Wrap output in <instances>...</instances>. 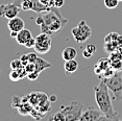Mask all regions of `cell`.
I'll list each match as a JSON object with an SVG mask.
<instances>
[{
    "mask_svg": "<svg viewBox=\"0 0 122 121\" xmlns=\"http://www.w3.org/2000/svg\"><path fill=\"white\" fill-rule=\"evenodd\" d=\"M7 27H9L10 31H16L19 32L20 30H22L24 28V21L23 19L20 18L19 16L15 18L10 19L9 22H7Z\"/></svg>",
    "mask_w": 122,
    "mask_h": 121,
    "instance_id": "obj_10",
    "label": "cell"
},
{
    "mask_svg": "<svg viewBox=\"0 0 122 121\" xmlns=\"http://www.w3.org/2000/svg\"><path fill=\"white\" fill-rule=\"evenodd\" d=\"M36 23H37L39 26H40L41 24L43 23V17H42V15H41V16H39V17H38L37 19H36Z\"/></svg>",
    "mask_w": 122,
    "mask_h": 121,
    "instance_id": "obj_34",
    "label": "cell"
},
{
    "mask_svg": "<svg viewBox=\"0 0 122 121\" xmlns=\"http://www.w3.org/2000/svg\"><path fill=\"white\" fill-rule=\"evenodd\" d=\"M109 67H111V60L109 57H102L98 60V63L94 66V71H95V73L97 75H100V74L103 72L105 69H107Z\"/></svg>",
    "mask_w": 122,
    "mask_h": 121,
    "instance_id": "obj_11",
    "label": "cell"
},
{
    "mask_svg": "<svg viewBox=\"0 0 122 121\" xmlns=\"http://www.w3.org/2000/svg\"><path fill=\"white\" fill-rule=\"evenodd\" d=\"M51 45H52L51 35H47L45 32H41L40 35L36 37V44L34 46V49L37 53L44 54L50 50Z\"/></svg>",
    "mask_w": 122,
    "mask_h": 121,
    "instance_id": "obj_7",
    "label": "cell"
},
{
    "mask_svg": "<svg viewBox=\"0 0 122 121\" xmlns=\"http://www.w3.org/2000/svg\"><path fill=\"white\" fill-rule=\"evenodd\" d=\"M117 44H118V46L122 47V35H119V37L117 38Z\"/></svg>",
    "mask_w": 122,
    "mask_h": 121,
    "instance_id": "obj_35",
    "label": "cell"
},
{
    "mask_svg": "<svg viewBox=\"0 0 122 121\" xmlns=\"http://www.w3.org/2000/svg\"><path fill=\"white\" fill-rule=\"evenodd\" d=\"M30 38H32L31 31H30L29 29H26L25 27H24L23 29L18 32L17 37H16V40H17V42L20 44V45H24Z\"/></svg>",
    "mask_w": 122,
    "mask_h": 121,
    "instance_id": "obj_12",
    "label": "cell"
},
{
    "mask_svg": "<svg viewBox=\"0 0 122 121\" xmlns=\"http://www.w3.org/2000/svg\"><path fill=\"white\" fill-rule=\"evenodd\" d=\"M82 56L85 57V59H90V57H92L93 56V54L92 53H90L88 50H86V49H84L82 50Z\"/></svg>",
    "mask_w": 122,
    "mask_h": 121,
    "instance_id": "obj_33",
    "label": "cell"
},
{
    "mask_svg": "<svg viewBox=\"0 0 122 121\" xmlns=\"http://www.w3.org/2000/svg\"><path fill=\"white\" fill-rule=\"evenodd\" d=\"M64 69H65L66 74H72L78 69V63L76 62V60H66L65 65H64Z\"/></svg>",
    "mask_w": 122,
    "mask_h": 121,
    "instance_id": "obj_13",
    "label": "cell"
},
{
    "mask_svg": "<svg viewBox=\"0 0 122 121\" xmlns=\"http://www.w3.org/2000/svg\"><path fill=\"white\" fill-rule=\"evenodd\" d=\"M86 50H88L90 53H92V54H94L96 52V50H97V48H96V46L94 45V44H89V45H87L86 46Z\"/></svg>",
    "mask_w": 122,
    "mask_h": 121,
    "instance_id": "obj_28",
    "label": "cell"
},
{
    "mask_svg": "<svg viewBox=\"0 0 122 121\" xmlns=\"http://www.w3.org/2000/svg\"><path fill=\"white\" fill-rule=\"evenodd\" d=\"M64 3H65V0H53V6L56 7V9L62 7Z\"/></svg>",
    "mask_w": 122,
    "mask_h": 121,
    "instance_id": "obj_31",
    "label": "cell"
},
{
    "mask_svg": "<svg viewBox=\"0 0 122 121\" xmlns=\"http://www.w3.org/2000/svg\"><path fill=\"white\" fill-rule=\"evenodd\" d=\"M49 100H50V102L56 101V95H51V96H49Z\"/></svg>",
    "mask_w": 122,
    "mask_h": 121,
    "instance_id": "obj_36",
    "label": "cell"
},
{
    "mask_svg": "<svg viewBox=\"0 0 122 121\" xmlns=\"http://www.w3.org/2000/svg\"><path fill=\"white\" fill-rule=\"evenodd\" d=\"M35 64H36V72H38V73H41L42 71L47 69V68L51 67L50 63L45 60L44 59H42V57H38Z\"/></svg>",
    "mask_w": 122,
    "mask_h": 121,
    "instance_id": "obj_15",
    "label": "cell"
},
{
    "mask_svg": "<svg viewBox=\"0 0 122 121\" xmlns=\"http://www.w3.org/2000/svg\"><path fill=\"white\" fill-rule=\"evenodd\" d=\"M71 34L73 35L76 43L81 44L91 38V35H92V29H91V27L88 25L87 22L85 20H81L77 24V26L72 28Z\"/></svg>",
    "mask_w": 122,
    "mask_h": 121,
    "instance_id": "obj_5",
    "label": "cell"
},
{
    "mask_svg": "<svg viewBox=\"0 0 122 121\" xmlns=\"http://www.w3.org/2000/svg\"><path fill=\"white\" fill-rule=\"evenodd\" d=\"M51 120H53V121H66L65 116H64V114L61 111L57 112V113H55L53 116H52Z\"/></svg>",
    "mask_w": 122,
    "mask_h": 121,
    "instance_id": "obj_23",
    "label": "cell"
},
{
    "mask_svg": "<svg viewBox=\"0 0 122 121\" xmlns=\"http://www.w3.org/2000/svg\"><path fill=\"white\" fill-rule=\"evenodd\" d=\"M94 94H95V100L97 106H98V109L109 119V121L120 119L119 114L113 108V103H112L113 98L110 95L109 88H107V86L102 79L97 86L94 87Z\"/></svg>",
    "mask_w": 122,
    "mask_h": 121,
    "instance_id": "obj_1",
    "label": "cell"
},
{
    "mask_svg": "<svg viewBox=\"0 0 122 121\" xmlns=\"http://www.w3.org/2000/svg\"><path fill=\"white\" fill-rule=\"evenodd\" d=\"M39 75H40V73H38V72H36L35 71V72H31V73L27 74V78H28L29 81H37Z\"/></svg>",
    "mask_w": 122,
    "mask_h": 121,
    "instance_id": "obj_29",
    "label": "cell"
},
{
    "mask_svg": "<svg viewBox=\"0 0 122 121\" xmlns=\"http://www.w3.org/2000/svg\"><path fill=\"white\" fill-rule=\"evenodd\" d=\"M119 37V35L117 32H110L107 35H105L104 38V43L107 42H114V41H117V38Z\"/></svg>",
    "mask_w": 122,
    "mask_h": 121,
    "instance_id": "obj_20",
    "label": "cell"
},
{
    "mask_svg": "<svg viewBox=\"0 0 122 121\" xmlns=\"http://www.w3.org/2000/svg\"><path fill=\"white\" fill-rule=\"evenodd\" d=\"M21 9L18 6L17 4H15L14 2L6 4H0V16L1 17H5L6 19H12L15 18L19 15V10Z\"/></svg>",
    "mask_w": 122,
    "mask_h": 121,
    "instance_id": "obj_9",
    "label": "cell"
},
{
    "mask_svg": "<svg viewBox=\"0 0 122 121\" xmlns=\"http://www.w3.org/2000/svg\"><path fill=\"white\" fill-rule=\"evenodd\" d=\"M42 17L43 23L40 25L41 31L49 35H53L61 31L68 22V19L64 18L56 7H52L49 12L44 13Z\"/></svg>",
    "mask_w": 122,
    "mask_h": 121,
    "instance_id": "obj_2",
    "label": "cell"
},
{
    "mask_svg": "<svg viewBox=\"0 0 122 121\" xmlns=\"http://www.w3.org/2000/svg\"><path fill=\"white\" fill-rule=\"evenodd\" d=\"M35 44H36V38L32 37V38H30L25 44H24V46H25L26 48H34Z\"/></svg>",
    "mask_w": 122,
    "mask_h": 121,
    "instance_id": "obj_27",
    "label": "cell"
},
{
    "mask_svg": "<svg viewBox=\"0 0 122 121\" xmlns=\"http://www.w3.org/2000/svg\"><path fill=\"white\" fill-rule=\"evenodd\" d=\"M15 4H17L22 10H34L36 13H46L49 12L51 9L43 3H41L40 0H13Z\"/></svg>",
    "mask_w": 122,
    "mask_h": 121,
    "instance_id": "obj_6",
    "label": "cell"
},
{
    "mask_svg": "<svg viewBox=\"0 0 122 121\" xmlns=\"http://www.w3.org/2000/svg\"><path fill=\"white\" fill-rule=\"evenodd\" d=\"M119 1H122V0H119Z\"/></svg>",
    "mask_w": 122,
    "mask_h": 121,
    "instance_id": "obj_38",
    "label": "cell"
},
{
    "mask_svg": "<svg viewBox=\"0 0 122 121\" xmlns=\"http://www.w3.org/2000/svg\"><path fill=\"white\" fill-rule=\"evenodd\" d=\"M0 71H1V70H0Z\"/></svg>",
    "mask_w": 122,
    "mask_h": 121,
    "instance_id": "obj_39",
    "label": "cell"
},
{
    "mask_svg": "<svg viewBox=\"0 0 122 121\" xmlns=\"http://www.w3.org/2000/svg\"><path fill=\"white\" fill-rule=\"evenodd\" d=\"M82 109H84L82 103L74 100L67 106H62L60 111L64 114L66 121H76L79 120V117L82 113Z\"/></svg>",
    "mask_w": 122,
    "mask_h": 121,
    "instance_id": "obj_4",
    "label": "cell"
},
{
    "mask_svg": "<svg viewBox=\"0 0 122 121\" xmlns=\"http://www.w3.org/2000/svg\"><path fill=\"white\" fill-rule=\"evenodd\" d=\"M111 67H112L116 72H121L122 71V60H112V62H111Z\"/></svg>",
    "mask_w": 122,
    "mask_h": 121,
    "instance_id": "obj_17",
    "label": "cell"
},
{
    "mask_svg": "<svg viewBox=\"0 0 122 121\" xmlns=\"http://www.w3.org/2000/svg\"><path fill=\"white\" fill-rule=\"evenodd\" d=\"M27 57H28V63H36L39 56L37 55V52H29L27 53Z\"/></svg>",
    "mask_w": 122,
    "mask_h": 121,
    "instance_id": "obj_25",
    "label": "cell"
},
{
    "mask_svg": "<svg viewBox=\"0 0 122 121\" xmlns=\"http://www.w3.org/2000/svg\"><path fill=\"white\" fill-rule=\"evenodd\" d=\"M77 56V51L74 47H66L62 52V57L64 60H75Z\"/></svg>",
    "mask_w": 122,
    "mask_h": 121,
    "instance_id": "obj_14",
    "label": "cell"
},
{
    "mask_svg": "<svg viewBox=\"0 0 122 121\" xmlns=\"http://www.w3.org/2000/svg\"><path fill=\"white\" fill-rule=\"evenodd\" d=\"M118 47V44H117V41H114V42H107L104 43V50L107 51L109 53L111 52L115 51Z\"/></svg>",
    "mask_w": 122,
    "mask_h": 121,
    "instance_id": "obj_16",
    "label": "cell"
},
{
    "mask_svg": "<svg viewBox=\"0 0 122 121\" xmlns=\"http://www.w3.org/2000/svg\"><path fill=\"white\" fill-rule=\"evenodd\" d=\"M10 81H18L21 79L18 71L15 69H12V71L10 72Z\"/></svg>",
    "mask_w": 122,
    "mask_h": 121,
    "instance_id": "obj_22",
    "label": "cell"
},
{
    "mask_svg": "<svg viewBox=\"0 0 122 121\" xmlns=\"http://www.w3.org/2000/svg\"><path fill=\"white\" fill-rule=\"evenodd\" d=\"M23 64H22L21 60L20 59H16V60H13L12 62H10V69H19V68L23 67Z\"/></svg>",
    "mask_w": 122,
    "mask_h": 121,
    "instance_id": "obj_21",
    "label": "cell"
},
{
    "mask_svg": "<svg viewBox=\"0 0 122 121\" xmlns=\"http://www.w3.org/2000/svg\"><path fill=\"white\" fill-rule=\"evenodd\" d=\"M20 60H21L22 64L25 66L27 63H28V57H27V53H26V54H22V55L20 56Z\"/></svg>",
    "mask_w": 122,
    "mask_h": 121,
    "instance_id": "obj_32",
    "label": "cell"
},
{
    "mask_svg": "<svg viewBox=\"0 0 122 121\" xmlns=\"http://www.w3.org/2000/svg\"><path fill=\"white\" fill-rule=\"evenodd\" d=\"M105 85L107 86L109 90L113 93L114 100H121L122 99V75L121 72H116L111 77L102 79Z\"/></svg>",
    "mask_w": 122,
    "mask_h": 121,
    "instance_id": "obj_3",
    "label": "cell"
},
{
    "mask_svg": "<svg viewBox=\"0 0 122 121\" xmlns=\"http://www.w3.org/2000/svg\"><path fill=\"white\" fill-rule=\"evenodd\" d=\"M109 59L111 60V62H112V60H122V53H121V52H119L118 50H115V51H113V52H111V53H110Z\"/></svg>",
    "mask_w": 122,
    "mask_h": 121,
    "instance_id": "obj_19",
    "label": "cell"
},
{
    "mask_svg": "<svg viewBox=\"0 0 122 121\" xmlns=\"http://www.w3.org/2000/svg\"><path fill=\"white\" fill-rule=\"evenodd\" d=\"M79 120L80 121H100V120L109 121V119L102 114L100 110L99 109L97 110L95 108H93V106H90L86 111L82 112L79 117Z\"/></svg>",
    "mask_w": 122,
    "mask_h": 121,
    "instance_id": "obj_8",
    "label": "cell"
},
{
    "mask_svg": "<svg viewBox=\"0 0 122 121\" xmlns=\"http://www.w3.org/2000/svg\"><path fill=\"white\" fill-rule=\"evenodd\" d=\"M24 67H25V70H26L27 74L31 73V72H35L36 71V64L35 63H27Z\"/></svg>",
    "mask_w": 122,
    "mask_h": 121,
    "instance_id": "obj_24",
    "label": "cell"
},
{
    "mask_svg": "<svg viewBox=\"0 0 122 121\" xmlns=\"http://www.w3.org/2000/svg\"><path fill=\"white\" fill-rule=\"evenodd\" d=\"M41 3H43L44 5H46V6L50 7V9H52L53 6V0H40Z\"/></svg>",
    "mask_w": 122,
    "mask_h": 121,
    "instance_id": "obj_30",
    "label": "cell"
},
{
    "mask_svg": "<svg viewBox=\"0 0 122 121\" xmlns=\"http://www.w3.org/2000/svg\"><path fill=\"white\" fill-rule=\"evenodd\" d=\"M103 3L105 5V7L112 10V9H116L119 4V0H103Z\"/></svg>",
    "mask_w": 122,
    "mask_h": 121,
    "instance_id": "obj_18",
    "label": "cell"
},
{
    "mask_svg": "<svg viewBox=\"0 0 122 121\" xmlns=\"http://www.w3.org/2000/svg\"><path fill=\"white\" fill-rule=\"evenodd\" d=\"M22 103V98L18 97V96H14L13 98V108H19V106Z\"/></svg>",
    "mask_w": 122,
    "mask_h": 121,
    "instance_id": "obj_26",
    "label": "cell"
},
{
    "mask_svg": "<svg viewBox=\"0 0 122 121\" xmlns=\"http://www.w3.org/2000/svg\"><path fill=\"white\" fill-rule=\"evenodd\" d=\"M17 35H18V32H16V31H10V37H12V38H15V39H16Z\"/></svg>",
    "mask_w": 122,
    "mask_h": 121,
    "instance_id": "obj_37",
    "label": "cell"
}]
</instances>
